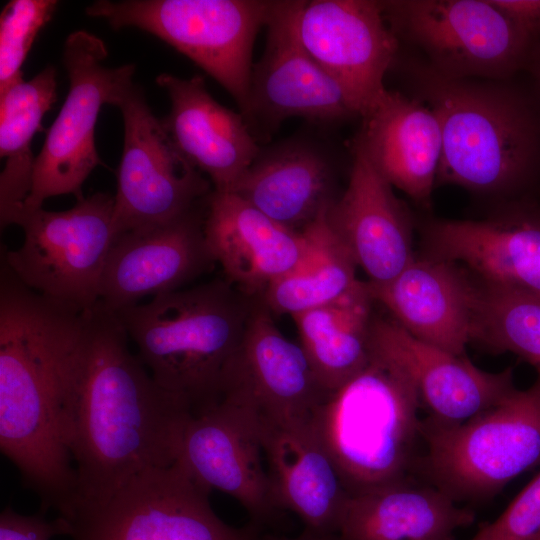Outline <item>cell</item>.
<instances>
[{
	"mask_svg": "<svg viewBox=\"0 0 540 540\" xmlns=\"http://www.w3.org/2000/svg\"><path fill=\"white\" fill-rule=\"evenodd\" d=\"M398 38L423 51L435 72L510 80L526 70L535 43L492 0L382 1Z\"/></svg>",
	"mask_w": 540,
	"mask_h": 540,
	"instance_id": "cell-9",
	"label": "cell"
},
{
	"mask_svg": "<svg viewBox=\"0 0 540 540\" xmlns=\"http://www.w3.org/2000/svg\"><path fill=\"white\" fill-rule=\"evenodd\" d=\"M471 341L540 370V292L478 281Z\"/></svg>",
	"mask_w": 540,
	"mask_h": 540,
	"instance_id": "cell-31",
	"label": "cell"
},
{
	"mask_svg": "<svg viewBox=\"0 0 540 540\" xmlns=\"http://www.w3.org/2000/svg\"><path fill=\"white\" fill-rule=\"evenodd\" d=\"M275 505L305 529L337 535L349 498L312 421L258 428Z\"/></svg>",
	"mask_w": 540,
	"mask_h": 540,
	"instance_id": "cell-25",
	"label": "cell"
},
{
	"mask_svg": "<svg viewBox=\"0 0 540 540\" xmlns=\"http://www.w3.org/2000/svg\"><path fill=\"white\" fill-rule=\"evenodd\" d=\"M177 461L206 489L236 499L259 526L278 510L257 427L226 399L191 417Z\"/></svg>",
	"mask_w": 540,
	"mask_h": 540,
	"instance_id": "cell-19",
	"label": "cell"
},
{
	"mask_svg": "<svg viewBox=\"0 0 540 540\" xmlns=\"http://www.w3.org/2000/svg\"><path fill=\"white\" fill-rule=\"evenodd\" d=\"M117 107L124 124L114 196L118 236L181 216L208 196L210 183L176 148L141 87L133 84Z\"/></svg>",
	"mask_w": 540,
	"mask_h": 540,
	"instance_id": "cell-12",
	"label": "cell"
},
{
	"mask_svg": "<svg viewBox=\"0 0 540 540\" xmlns=\"http://www.w3.org/2000/svg\"><path fill=\"white\" fill-rule=\"evenodd\" d=\"M354 144L393 188L429 205L442 155L440 123L429 106L387 89L362 117Z\"/></svg>",
	"mask_w": 540,
	"mask_h": 540,
	"instance_id": "cell-24",
	"label": "cell"
},
{
	"mask_svg": "<svg viewBox=\"0 0 540 540\" xmlns=\"http://www.w3.org/2000/svg\"><path fill=\"white\" fill-rule=\"evenodd\" d=\"M107 54L105 43L85 30L67 37L63 63L69 90L35 157L30 193L19 215L42 208L50 197H84L82 185L94 168L102 164L94 137L101 107L118 106L134 84L135 65L107 67Z\"/></svg>",
	"mask_w": 540,
	"mask_h": 540,
	"instance_id": "cell-10",
	"label": "cell"
},
{
	"mask_svg": "<svg viewBox=\"0 0 540 540\" xmlns=\"http://www.w3.org/2000/svg\"><path fill=\"white\" fill-rule=\"evenodd\" d=\"M416 97L437 116L442 155L436 186L455 185L506 202L540 178V99L510 80L443 76L412 67Z\"/></svg>",
	"mask_w": 540,
	"mask_h": 540,
	"instance_id": "cell-3",
	"label": "cell"
},
{
	"mask_svg": "<svg viewBox=\"0 0 540 540\" xmlns=\"http://www.w3.org/2000/svg\"><path fill=\"white\" fill-rule=\"evenodd\" d=\"M535 43L540 44V0H492Z\"/></svg>",
	"mask_w": 540,
	"mask_h": 540,
	"instance_id": "cell-35",
	"label": "cell"
},
{
	"mask_svg": "<svg viewBox=\"0 0 540 540\" xmlns=\"http://www.w3.org/2000/svg\"><path fill=\"white\" fill-rule=\"evenodd\" d=\"M416 466L454 500L487 499L540 463V376L460 423L422 420Z\"/></svg>",
	"mask_w": 540,
	"mask_h": 540,
	"instance_id": "cell-6",
	"label": "cell"
},
{
	"mask_svg": "<svg viewBox=\"0 0 540 540\" xmlns=\"http://www.w3.org/2000/svg\"><path fill=\"white\" fill-rule=\"evenodd\" d=\"M374 302L367 282L359 280L335 301L292 316L299 343L328 392L345 384L370 360Z\"/></svg>",
	"mask_w": 540,
	"mask_h": 540,
	"instance_id": "cell-28",
	"label": "cell"
},
{
	"mask_svg": "<svg viewBox=\"0 0 540 540\" xmlns=\"http://www.w3.org/2000/svg\"><path fill=\"white\" fill-rule=\"evenodd\" d=\"M254 302L216 279L114 313L155 381L185 399L196 415L220 402Z\"/></svg>",
	"mask_w": 540,
	"mask_h": 540,
	"instance_id": "cell-4",
	"label": "cell"
},
{
	"mask_svg": "<svg viewBox=\"0 0 540 540\" xmlns=\"http://www.w3.org/2000/svg\"><path fill=\"white\" fill-rule=\"evenodd\" d=\"M209 493L176 461L135 476L102 504L64 520L72 540H261L253 522L236 528L222 521Z\"/></svg>",
	"mask_w": 540,
	"mask_h": 540,
	"instance_id": "cell-11",
	"label": "cell"
},
{
	"mask_svg": "<svg viewBox=\"0 0 540 540\" xmlns=\"http://www.w3.org/2000/svg\"><path fill=\"white\" fill-rule=\"evenodd\" d=\"M327 208L305 229L310 247L304 259L260 298L272 313L292 317L335 301L358 283V267L328 226Z\"/></svg>",
	"mask_w": 540,
	"mask_h": 540,
	"instance_id": "cell-30",
	"label": "cell"
},
{
	"mask_svg": "<svg viewBox=\"0 0 540 540\" xmlns=\"http://www.w3.org/2000/svg\"><path fill=\"white\" fill-rule=\"evenodd\" d=\"M56 100V69L50 65L0 93V157L5 158L0 174L2 229L14 224L30 193L36 157L31 141L43 130L42 119Z\"/></svg>",
	"mask_w": 540,
	"mask_h": 540,
	"instance_id": "cell-29",
	"label": "cell"
},
{
	"mask_svg": "<svg viewBox=\"0 0 540 540\" xmlns=\"http://www.w3.org/2000/svg\"><path fill=\"white\" fill-rule=\"evenodd\" d=\"M155 81L170 99L161 122L176 148L209 177L213 190L231 192L261 151L243 115L218 103L199 75L162 73Z\"/></svg>",
	"mask_w": 540,
	"mask_h": 540,
	"instance_id": "cell-22",
	"label": "cell"
},
{
	"mask_svg": "<svg viewBox=\"0 0 540 540\" xmlns=\"http://www.w3.org/2000/svg\"><path fill=\"white\" fill-rule=\"evenodd\" d=\"M203 232L226 280L255 299L296 268L310 247L307 231L277 223L232 192L208 194Z\"/></svg>",
	"mask_w": 540,
	"mask_h": 540,
	"instance_id": "cell-21",
	"label": "cell"
},
{
	"mask_svg": "<svg viewBox=\"0 0 540 540\" xmlns=\"http://www.w3.org/2000/svg\"><path fill=\"white\" fill-rule=\"evenodd\" d=\"M526 71L531 77V87L540 99V44L535 45Z\"/></svg>",
	"mask_w": 540,
	"mask_h": 540,
	"instance_id": "cell-36",
	"label": "cell"
},
{
	"mask_svg": "<svg viewBox=\"0 0 540 540\" xmlns=\"http://www.w3.org/2000/svg\"><path fill=\"white\" fill-rule=\"evenodd\" d=\"M538 540H540V538Z\"/></svg>",
	"mask_w": 540,
	"mask_h": 540,
	"instance_id": "cell-39",
	"label": "cell"
},
{
	"mask_svg": "<svg viewBox=\"0 0 540 540\" xmlns=\"http://www.w3.org/2000/svg\"><path fill=\"white\" fill-rule=\"evenodd\" d=\"M272 1L258 0H97L86 14L113 29L146 31L186 55L247 107L252 51L266 25Z\"/></svg>",
	"mask_w": 540,
	"mask_h": 540,
	"instance_id": "cell-7",
	"label": "cell"
},
{
	"mask_svg": "<svg viewBox=\"0 0 540 540\" xmlns=\"http://www.w3.org/2000/svg\"><path fill=\"white\" fill-rule=\"evenodd\" d=\"M303 1H272L266 46L253 65L246 122L276 127L290 117L336 122L359 113L341 86L307 53L298 33Z\"/></svg>",
	"mask_w": 540,
	"mask_h": 540,
	"instance_id": "cell-15",
	"label": "cell"
},
{
	"mask_svg": "<svg viewBox=\"0 0 540 540\" xmlns=\"http://www.w3.org/2000/svg\"><path fill=\"white\" fill-rule=\"evenodd\" d=\"M326 221L372 287L390 282L416 256L405 206L356 144L348 185Z\"/></svg>",
	"mask_w": 540,
	"mask_h": 540,
	"instance_id": "cell-20",
	"label": "cell"
},
{
	"mask_svg": "<svg viewBox=\"0 0 540 540\" xmlns=\"http://www.w3.org/2000/svg\"><path fill=\"white\" fill-rule=\"evenodd\" d=\"M87 340L63 415L75 475L71 513L105 502L135 476L173 465L193 416L129 348L117 315L100 301L87 311Z\"/></svg>",
	"mask_w": 540,
	"mask_h": 540,
	"instance_id": "cell-1",
	"label": "cell"
},
{
	"mask_svg": "<svg viewBox=\"0 0 540 540\" xmlns=\"http://www.w3.org/2000/svg\"><path fill=\"white\" fill-rule=\"evenodd\" d=\"M420 408L406 376L373 351L359 373L329 393L312 424L349 495L410 476L422 440Z\"/></svg>",
	"mask_w": 540,
	"mask_h": 540,
	"instance_id": "cell-5",
	"label": "cell"
},
{
	"mask_svg": "<svg viewBox=\"0 0 540 540\" xmlns=\"http://www.w3.org/2000/svg\"><path fill=\"white\" fill-rule=\"evenodd\" d=\"M114 196L96 192L65 211L43 207L21 213L22 245L2 249L1 260L35 292L79 311L100 299V283L116 238Z\"/></svg>",
	"mask_w": 540,
	"mask_h": 540,
	"instance_id": "cell-8",
	"label": "cell"
},
{
	"mask_svg": "<svg viewBox=\"0 0 540 540\" xmlns=\"http://www.w3.org/2000/svg\"><path fill=\"white\" fill-rule=\"evenodd\" d=\"M537 373H538V375L540 376V370H539V371H537Z\"/></svg>",
	"mask_w": 540,
	"mask_h": 540,
	"instance_id": "cell-38",
	"label": "cell"
},
{
	"mask_svg": "<svg viewBox=\"0 0 540 540\" xmlns=\"http://www.w3.org/2000/svg\"><path fill=\"white\" fill-rule=\"evenodd\" d=\"M261 540H339L337 535L333 534H320L304 529L302 534L297 537H278L273 535H266Z\"/></svg>",
	"mask_w": 540,
	"mask_h": 540,
	"instance_id": "cell-37",
	"label": "cell"
},
{
	"mask_svg": "<svg viewBox=\"0 0 540 540\" xmlns=\"http://www.w3.org/2000/svg\"><path fill=\"white\" fill-rule=\"evenodd\" d=\"M298 33L310 57L341 86L362 118L386 92L385 75L398 52L382 1H303Z\"/></svg>",
	"mask_w": 540,
	"mask_h": 540,
	"instance_id": "cell-14",
	"label": "cell"
},
{
	"mask_svg": "<svg viewBox=\"0 0 540 540\" xmlns=\"http://www.w3.org/2000/svg\"><path fill=\"white\" fill-rule=\"evenodd\" d=\"M58 4L55 0H11L3 7L0 15V93L23 79L21 67Z\"/></svg>",
	"mask_w": 540,
	"mask_h": 540,
	"instance_id": "cell-32",
	"label": "cell"
},
{
	"mask_svg": "<svg viewBox=\"0 0 540 540\" xmlns=\"http://www.w3.org/2000/svg\"><path fill=\"white\" fill-rule=\"evenodd\" d=\"M368 286L375 302L384 306L410 335L453 354L465 355L471 342L476 283L463 267L415 256L390 282Z\"/></svg>",
	"mask_w": 540,
	"mask_h": 540,
	"instance_id": "cell-23",
	"label": "cell"
},
{
	"mask_svg": "<svg viewBox=\"0 0 540 540\" xmlns=\"http://www.w3.org/2000/svg\"><path fill=\"white\" fill-rule=\"evenodd\" d=\"M204 200L175 219L115 238L100 283L105 307L117 312L145 297L182 289L215 263L203 232Z\"/></svg>",
	"mask_w": 540,
	"mask_h": 540,
	"instance_id": "cell-16",
	"label": "cell"
},
{
	"mask_svg": "<svg viewBox=\"0 0 540 540\" xmlns=\"http://www.w3.org/2000/svg\"><path fill=\"white\" fill-rule=\"evenodd\" d=\"M68 534L69 526L63 518L48 520L41 510L24 515L6 507L0 514V540H51Z\"/></svg>",
	"mask_w": 540,
	"mask_h": 540,
	"instance_id": "cell-34",
	"label": "cell"
},
{
	"mask_svg": "<svg viewBox=\"0 0 540 540\" xmlns=\"http://www.w3.org/2000/svg\"><path fill=\"white\" fill-rule=\"evenodd\" d=\"M370 349L397 367L414 387L428 418L464 422L500 402L516 387L513 369H480L465 355L425 343L391 317H373Z\"/></svg>",
	"mask_w": 540,
	"mask_h": 540,
	"instance_id": "cell-17",
	"label": "cell"
},
{
	"mask_svg": "<svg viewBox=\"0 0 540 540\" xmlns=\"http://www.w3.org/2000/svg\"><path fill=\"white\" fill-rule=\"evenodd\" d=\"M474 520L472 510L410 475L350 495L337 536L339 540H455V531Z\"/></svg>",
	"mask_w": 540,
	"mask_h": 540,
	"instance_id": "cell-26",
	"label": "cell"
},
{
	"mask_svg": "<svg viewBox=\"0 0 540 540\" xmlns=\"http://www.w3.org/2000/svg\"><path fill=\"white\" fill-rule=\"evenodd\" d=\"M424 256L456 263L479 281L540 292V205L506 202L491 218L433 219L422 234Z\"/></svg>",
	"mask_w": 540,
	"mask_h": 540,
	"instance_id": "cell-18",
	"label": "cell"
},
{
	"mask_svg": "<svg viewBox=\"0 0 540 540\" xmlns=\"http://www.w3.org/2000/svg\"><path fill=\"white\" fill-rule=\"evenodd\" d=\"M327 156L301 140L260 151L232 193L277 223L303 232L334 200Z\"/></svg>",
	"mask_w": 540,
	"mask_h": 540,
	"instance_id": "cell-27",
	"label": "cell"
},
{
	"mask_svg": "<svg viewBox=\"0 0 540 540\" xmlns=\"http://www.w3.org/2000/svg\"><path fill=\"white\" fill-rule=\"evenodd\" d=\"M329 393L302 345L284 336L272 312L255 299L222 398L243 409L258 429L312 421Z\"/></svg>",
	"mask_w": 540,
	"mask_h": 540,
	"instance_id": "cell-13",
	"label": "cell"
},
{
	"mask_svg": "<svg viewBox=\"0 0 540 540\" xmlns=\"http://www.w3.org/2000/svg\"><path fill=\"white\" fill-rule=\"evenodd\" d=\"M88 316L24 285L1 261L0 448L40 510L67 517L76 475L64 407L87 340Z\"/></svg>",
	"mask_w": 540,
	"mask_h": 540,
	"instance_id": "cell-2",
	"label": "cell"
},
{
	"mask_svg": "<svg viewBox=\"0 0 540 540\" xmlns=\"http://www.w3.org/2000/svg\"><path fill=\"white\" fill-rule=\"evenodd\" d=\"M540 538V472L492 522L470 540H538Z\"/></svg>",
	"mask_w": 540,
	"mask_h": 540,
	"instance_id": "cell-33",
	"label": "cell"
}]
</instances>
